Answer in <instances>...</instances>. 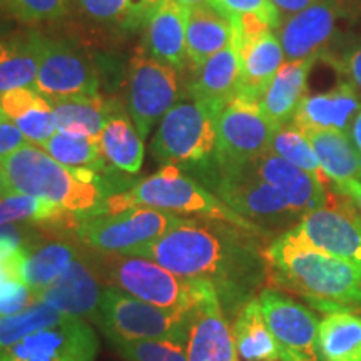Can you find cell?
<instances>
[{
    "instance_id": "obj_1",
    "label": "cell",
    "mask_w": 361,
    "mask_h": 361,
    "mask_svg": "<svg viewBox=\"0 0 361 361\" xmlns=\"http://www.w3.org/2000/svg\"><path fill=\"white\" fill-rule=\"evenodd\" d=\"M261 236L229 223L184 218L133 256L156 261L180 278L209 281L228 308L243 306L266 279Z\"/></svg>"
},
{
    "instance_id": "obj_2",
    "label": "cell",
    "mask_w": 361,
    "mask_h": 361,
    "mask_svg": "<svg viewBox=\"0 0 361 361\" xmlns=\"http://www.w3.org/2000/svg\"><path fill=\"white\" fill-rule=\"evenodd\" d=\"M266 279L274 290L296 293L324 313L361 305V266L311 246L295 229L264 250Z\"/></svg>"
},
{
    "instance_id": "obj_3",
    "label": "cell",
    "mask_w": 361,
    "mask_h": 361,
    "mask_svg": "<svg viewBox=\"0 0 361 361\" xmlns=\"http://www.w3.org/2000/svg\"><path fill=\"white\" fill-rule=\"evenodd\" d=\"M0 164L11 192L56 202L80 218L97 214L107 197L112 196L96 171L61 164L42 147L30 142Z\"/></svg>"
},
{
    "instance_id": "obj_4",
    "label": "cell",
    "mask_w": 361,
    "mask_h": 361,
    "mask_svg": "<svg viewBox=\"0 0 361 361\" xmlns=\"http://www.w3.org/2000/svg\"><path fill=\"white\" fill-rule=\"evenodd\" d=\"M135 206L154 207L178 216L186 214L201 219L223 221L258 234L263 239L268 236L250 221L239 216L236 211H233L216 194L202 188L197 180L183 174V171L174 164H166L156 174L134 184L129 191L112 194L97 214L121 213Z\"/></svg>"
},
{
    "instance_id": "obj_5",
    "label": "cell",
    "mask_w": 361,
    "mask_h": 361,
    "mask_svg": "<svg viewBox=\"0 0 361 361\" xmlns=\"http://www.w3.org/2000/svg\"><path fill=\"white\" fill-rule=\"evenodd\" d=\"M191 310H166L130 296L116 286L102 291L97 319L112 341H188Z\"/></svg>"
},
{
    "instance_id": "obj_6",
    "label": "cell",
    "mask_w": 361,
    "mask_h": 361,
    "mask_svg": "<svg viewBox=\"0 0 361 361\" xmlns=\"http://www.w3.org/2000/svg\"><path fill=\"white\" fill-rule=\"evenodd\" d=\"M276 126L266 117L258 99L236 94L216 116L218 173L246 168L271 151Z\"/></svg>"
},
{
    "instance_id": "obj_7",
    "label": "cell",
    "mask_w": 361,
    "mask_h": 361,
    "mask_svg": "<svg viewBox=\"0 0 361 361\" xmlns=\"http://www.w3.org/2000/svg\"><path fill=\"white\" fill-rule=\"evenodd\" d=\"M184 218L147 206L121 213H104L79 219L75 234L84 245L104 255H134L164 236Z\"/></svg>"
},
{
    "instance_id": "obj_8",
    "label": "cell",
    "mask_w": 361,
    "mask_h": 361,
    "mask_svg": "<svg viewBox=\"0 0 361 361\" xmlns=\"http://www.w3.org/2000/svg\"><path fill=\"white\" fill-rule=\"evenodd\" d=\"M219 109L202 101L178 102L161 119L151 152L162 164H204L216 152Z\"/></svg>"
},
{
    "instance_id": "obj_9",
    "label": "cell",
    "mask_w": 361,
    "mask_h": 361,
    "mask_svg": "<svg viewBox=\"0 0 361 361\" xmlns=\"http://www.w3.org/2000/svg\"><path fill=\"white\" fill-rule=\"evenodd\" d=\"M214 189L221 201L268 236L274 231H290L303 218L279 189L259 179L250 166L218 173Z\"/></svg>"
},
{
    "instance_id": "obj_10",
    "label": "cell",
    "mask_w": 361,
    "mask_h": 361,
    "mask_svg": "<svg viewBox=\"0 0 361 361\" xmlns=\"http://www.w3.org/2000/svg\"><path fill=\"white\" fill-rule=\"evenodd\" d=\"M104 268L112 286L137 300L166 310L192 308V279L180 278L156 261L133 255H107Z\"/></svg>"
},
{
    "instance_id": "obj_11",
    "label": "cell",
    "mask_w": 361,
    "mask_h": 361,
    "mask_svg": "<svg viewBox=\"0 0 361 361\" xmlns=\"http://www.w3.org/2000/svg\"><path fill=\"white\" fill-rule=\"evenodd\" d=\"M178 99V71L149 56L144 49L135 52L129 64L128 109L142 139L173 109Z\"/></svg>"
},
{
    "instance_id": "obj_12",
    "label": "cell",
    "mask_w": 361,
    "mask_h": 361,
    "mask_svg": "<svg viewBox=\"0 0 361 361\" xmlns=\"http://www.w3.org/2000/svg\"><path fill=\"white\" fill-rule=\"evenodd\" d=\"M258 300L276 341L279 360L323 361L318 336L319 322L313 311L274 288L261 290Z\"/></svg>"
},
{
    "instance_id": "obj_13",
    "label": "cell",
    "mask_w": 361,
    "mask_h": 361,
    "mask_svg": "<svg viewBox=\"0 0 361 361\" xmlns=\"http://www.w3.org/2000/svg\"><path fill=\"white\" fill-rule=\"evenodd\" d=\"M30 35L39 59V72L34 84L37 92L51 101L99 94L97 72L87 59L64 42L40 34Z\"/></svg>"
},
{
    "instance_id": "obj_14",
    "label": "cell",
    "mask_w": 361,
    "mask_h": 361,
    "mask_svg": "<svg viewBox=\"0 0 361 361\" xmlns=\"http://www.w3.org/2000/svg\"><path fill=\"white\" fill-rule=\"evenodd\" d=\"M99 338L84 319L67 316L61 323L0 350V361H94Z\"/></svg>"
},
{
    "instance_id": "obj_15",
    "label": "cell",
    "mask_w": 361,
    "mask_h": 361,
    "mask_svg": "<svg viewBox=\"0 0 361 361\" xmlns=\"http://www.w3.org/2000/svg\"><path fill=\"white\" fill-rule=\"evenodd\" d=\"M194 303L189 318L188 361H238L233 331L218 291L209 281L192 279Z\"/></svg>"
},
{
    "instance_id": "obj_16",
    "label": "cell",
    "mask_w": 361,
    "mask_h": 361,
    "mask_svg": "<svg viewBox=\"0 0 361 361\" xmlns=\"http://www.w3.org/2000/svg\"><path fill=\"white\" fill-rule=\"evenodd\" d=\"M293 229L311 246L361 266V218L346 197L331 201L328 194V204L305 214Z\"/></svg>"
},
{
    "instance_id": "obj_17",
    "label": "cell",
    "mask_w": 361,
    "mask_h": 361,
    "mask_svg": "<svg viewBox=\"0 0 361 361\" xmlns=\"http://www.w3.org/2000/svg\"><path fill=\"white\" fill-rule=\"evenodd\" d=\"M346 12L335 0H319L283 19L276 35L288 62L323 57L335 40Z\"/></svg>"
},
{
    "instance_id": "obj_18",
    "label": "cell",
    "mask_w": 361,
    "mask_h": 361,
    "mask_svg": "<svg viewBox=\"0 0 361 361\" xmlns=\"http://www.w3.org/2000/svg\"><path fill=\"white\" fill-rule=\"evenodd\" d=\"M361 111L358 87L346 80L326 92L306 94L291 123L301 130L333 129L348 133Z\"/></svg>"
},
{
    "instance_id": "obj_19",
    "label": "cell",
    "mask_w": 361,
    "mask_h": 361,
    "mask_svg": "<svg viewBox=\"0 0 361 361\" xmlns=\"http://www.w3.org/2000/svg\"><path fill=\"white\" fill-rule=\"evenodd\" d=\"M102 291L94 271L79 256L56 281L40 290L37 296L54 310L84 319L97 318Z\"/></svg>"
},
{
    "instance_id": "obj_20",
    "label": "cell",
    "mask_w": 361,
    "mask_h": 361,
    "mask_svg": "<svg viewBox=\"0 0 361 361\" xmlns=\"http://www.w3.org/2000/svg\"><path fill=\"white\" fill-rule=\"evenodd\" d=\"M188 8L176 0H162L144 25V51L183 72L186 64Z\"/></svg>"
},
{
    "instance_id": "obj_21",
    "label": "cell",
    "mask_w": 361,
    "mask_h": 361,
    "mask_svg": "<svg viewBox=\"0 0 361 361\" xmlns=\"http://www.w3.org/2000/svg\"><path fill=\"white\" fill-rule=\"evenodd\" d=\"M241 82V56L236 40L223 51L209 57L204 64L196 67V75L189 84V96L202 101L216 109L236 96Z\"/></svg>"
},
{
    "instance_id": "obj_22",
    "label": "cell",
    "mask_w": 361,
    "mask_h": 361,
    "mask_svg": "<svg viewBox=\"0 0 361 361\" xmlns=\"http://www.w3.org/2000/svg\"><path fill=\"white\" fill-rule=\"evenodd\" d=\"M319 57L284 62L259 99L266 117L276 128L291 123L301 99L306 96V84Z\"/></svg>"
},
{
    "instance_id": "obj_23",
    "label": "cell",
    "mask_w": 361,
    "mask_h": 361,
    "mask_svg": "<svg viewBox=\"0 0 361 361\" xmlns=\"http://www.w3.org/2000/svg\"><path fill=\"white\" fill-rule=\"evenodd\" d=\"M236 44L241 56V82L238 94L259 101L266 87L286 62L281 42L274 30H268L245 42L236 40Z\"/></svg>"
},
{
    "instance_id": "obj_24",
    "label": "cell",
    "mask_w": 361,
    "mask_h": 361,
    "mask_svg": "<svg viewBox=\"0 0 361 361\" xmlns=\"http://www.w3.org/2000/svg\"><path fill=\"white\" fill-rule=\"evenodd\" d=\"M0 111L13 121L27 141L35 146L42 147L57 130L51 99L34 87H20L2 94Z\"/></svg>"
},
{
    "instance_id": "obj_25",
    "label": "cell",
    "mask_w": 361,
    "mask_h": 361,
    "mask_svg": "<svg viewBox=\"0 0 361 361\" xmlns=\"http://www.w3.org/2000/svg\"><path fill=\"white\" fill-rule=\"evenodd\" d=\"M231 17L211 4L188 8L186 56L194 67L204 64L209 57L233 42Z\"/></svg>"
},
{
    "instance_id": "obj_26",
    "label": "cell",
    "mask_w": 361,
    "mask_h": 361,
    "mask_svg": "<svg viewBox=\"0 0 361 361\" xmlns=\"http://www.w3.org/2000/svg\"><path fill=\"white\" fill-rule=\"evenodd\" d=\"M303 133L331 183L361 180V152L348 133L333 129H310Z\"/></svg>"
},
{
    "instance_id": "obj_27",
    "label": "cell",
    "mask_w": 361,
    "mask_h": 361,
    "mask_svg": "<svg viewBox=\"0 0 361 361\" xmlns=\"http://www.w3.org/2000/svg\"><path fill=\"white\" fill-rule=\"evenodd\" d=\"M79 258L78 247L71 243L40 241L27 246L22 255L20 279L30 290L39 293L56 281L74 259Z\"/></svg>"
},
{
    "instance_id": "obj_28",
    "label": "cell",
    "mask_w": 361,
    "mask_h": 361,
    "mask_svg": "<svg viewBox=\"0 0 361 361\" xmlns=\"http://www.w3.org/2000/svg\"><path fill=\"white\" fill-rule=\"evenodd\" d=\"M51 102L57 130L64 133L99 135L107 121L117 114V104L101 94L54 99Z\"/></svg>"
},
{
    "instance_id": "obj_29",
    "label": "cell",
    "mask_w": 361,
    "mask_h": 361,
    "mask_svg": "<svg viewBox=\"0 0 361 361\" xmlns=\"http://www.w3.org/2000/svg\"><path fill=\"white\" fill-rule=\"evenodd\" d=\"M80 216L69 213L56 202L8 192L0 197V226H52V228H78Z\"/></svg>"
},
{
    "instance_id": "obj_30",
    "label": "cell",
    "mask_w": 361,
    "mask_h": 361,
    "mask_svg": "<svg viewBox=\"0 0 361 361\" xmlns=\"http://www.w3.org/2000/svg\"><path fill=\"white\" fill-rule=\"evenodd\" d=\"M104 161L128 174L139 173L144 162V139L133 121L114 114L97 135Z\"/></svg>"
},
{
    "instance_id": "obj_31",
    "label": "cell",
    "mask_w": 361,
    "mask_h": 361,
    "mask_svg": "<svg viewBox=\"0 0 361 361\" xmlns=\"http://www.w3.org/2000/svg\"><path fill=\"white\" fill-rule=\"evenodd\" d=\"M233 338L238 356L245 361L279 360L278 346L271 335L259 300L251 298L239 310L233 324Z\"/></svg>"
},
{
    "instance_id": "obj_32",
    "label": "cell",
    "mask_w": 361,
    "mask_h": 361,
    "mask_svg": "<svg viewBox=\"0 0 361 361\" xmlns=\"http://www.w3.org/2000/svg\"><path fill=\"white\" fill-rule=\"evenodd\" d=\"M323 361H361V318L350 311H333L319 322Z\"/></svg>"
},
{
    "instance_id": "obj_33",
    "label": "cell",
    "mask_w": 361,
    "mask_h": 361,
    "mask_svg": "<svg viewBox=\"0 0 361 361\" xmlns=\"http://www.w3.org/2000/svg\"><path fill=\"white\" fill-rule=\"evenodd\" d=\"M39 72L32 35L27 39H0V96L8 90L34 87Z\"/></svg>"
},
{
    "instance_id": "obj_34",
    "label": "cell",
    "mask_w": 361,
    "mask_h": 361,
    "mask_svg": "<svg viewBox=\"0 0 361 361\" xmlns=\"http://www.w3.org/2000/svg\"><path fill=\"white\" fill-rule=\"evenodd\" d=\"M42 149L54 159L69 168L92 169L99 173L106 166L101 149H99L97 135L56 130V134L44 144Z\"/></svg>"
},
{
    "instance_id": "obj_35",
    "label": "cell",
    "mask_w": 361,
    "mask_h": 361,
    "mask_svg": "<svg viewBox=\"0 0 361 361\" xmlns=\"http://www.w3.org/2000/svg\"><path fill=\"white\" fill-rule=\"evenodd\" d=\"M162 0H78L84 16L97 22L137 29L146 22Z\"/></svg>"
},
{
    "instance_id": "obj_36",
    "label": "cell",
    "mask_w": 361,
    "mask_h": 361,
    "mask_svg": "<svg viewBox=\"0 0 361 361\" xmlns=\"http://www.w3.org/2000/svg\"><path fill=\"white\" fill-rule=\"evenodd\" d=\"M271 151L276 152L283 159H286L296 168L306 171V173L313 174L322 183L328 186L329 179L323 173L322 166H319L318 157H316L313 147H311L310 139L300 128H296L293 123H288L276 129L271 141Z\"/></svg>"
},
{
    "instance_id": "obj_37",
    "label": "cell",
    "mask_w": 361,
    "mask_h": 361,
    "mask_svg": "<svg viewBox=\"0 0 361 361\" xmlns=\"http://www.w3.org/2000/svg\"><path fill=\"white\" fill-rule=\"evenodd\" d=\"M66 318L67 314L54 310L52 306L45 305L42 301L24 310L22 313L0 318V350L8 348L20 341L22 338L61 323Z\"/></svg>"
},
{
    "instance_id": "obj_38",
    "label": "cell",
    "mask_w": 361,
    "mask_h": 361,
    "mask_svg": "<svg viewBox=\"0 0 361 361\" xmlns=\"http://www.w3.org/2000/svg\"><path fill=\"white\" fill-rule=\"evenodd\" d=\"M128 361H188L186 343L176 340H116Z\"/></svg>"
},
{
    "instance_id": "obj_39",
    "label": "cell",
    "mask_w": 361,
    "mask_h": 361,
    "mask_svg": "<svg viewBox=\"0 0 361 361\" xmlns=\"http://www.w3.org/2000/svg\"><path fill=\"white\" fill-rule=\"evenodd\" d=\"M13 16L25 22H42L62 17L69 0H0Z\"/></svg>"
},
{
    "instance_id": "obj_40",
    "label": "cell",
    "mask_w": 361,
    "mask_h": 361,
    "mask_svg": "<svg viewBox=\"0 0 361 361\" xmlns=\"http://www.w3.org/2000/svg\"><path fill=\"white\" fill-rule=\"evenodd\" d=\"M211 6H214L228 17L256 13L268 22L273 30H278V27L283 22L281 13L271 0H211Z\"/></svg>"
},
{
    "instance_id": "obj_41",
    "label": "cell",
    "mask_w": 361,
    "mask_h": 361,
    "mask_svg": "<svg viewBox=\"0 0 361 361\" xmlns=\"http://www.w3.org/2000/svg\"><path fill=\"white\" fill-rule=\"evenodd\" d=\"M40 303L37 293L30 290L20 279L4 284L0 288V318L12 316Z\"/></svg>"
},
{
    "instance_id": "obj_42",
    "label": "cell",
    "mask_w": 361,
    "mask_h": 361,
    "mask_svg": "<svg viewBox=\"0 0 361 361\" xmlns=\"http://www.w3.org/2000/svg\"><path fill=\"white\" fill-rule=\"evenodd\" d=\"M40 234L32 226H0V261L12 258L24 247L40 241Z\"/></svg>"
},
{
    "instance_id": "obj_43",
    "label": "cell",
    "mask_w": 361,
    "mask_h": 361,
    "mask_svg": "<svg viewBox=\"0 0 361 361\" xmlns=\"http://www.w3.org/2000/svg\"><path fill=\"white\" fill-rule=\"evenodd\" d=\"M25 144H29V141L22 134V130L0 111V162L19 151L20 147H24Z\"/></svg>"
},
{
    "instance_id": "obj_44",
    "label": "cell",
    "mask_w": 361,
    "mask_h": 361,
    "mask_svg": "<svg viewBox=\"0 0 361 361\" xmlns=\"http://www.w3.org/2000/svg\"><path fill=\"white\" fill-rule=\"evenodd\" d=\"M24 251L25 247L17 252L16 256H12V258L0 261V288H2L4 284L16 281V279H20V263H22V255H24Z\"/></svg>"
},
{
    "instance_id": "obj_45",
    "label": "cell",
    "mask_w": 361,
    "mask_h": 361,
    "mask_svg": "<svg viewBox=\"0 0 361 361\" xmlns=\"http://www.w3.org/2000/svg\"><path fill=\"white\" fill-rule=\"evenodd\" d=\"M271 2L276 6L283 19H286V17L295 16V13L305 11V8L313 6V4L319 2V0H271Z\"/></svg>"
},
{
    "instance_id": "obj_46",
    "label": "cell",
    "mask_w": 361,
    "mask_h": 361,
    "mask_svg": "<svg viewBox=\"0 0 361 361\" xmlns=\"http://www.w3.org/2000/svg\"><path fill=\"white\" fill-rule=\"evenodd\" d=\"M335 189L345 197H348L353 206L361 211V180H343V183L335 184Z\"/></svg>"
},
{
    "instance_id": "obj_47",
    "label": "cell",
    "mask_w": 361,
    "mask_h": 361,
    "mask_svg": "<svg viewBox=\"0 0 361 361\" xmlns=\"http://www.w3.org/2000/svg\"><path fill=\"white\" fill-rule=\"evenodd\" d=\"M345 69L351 78V82H353L358 89H361V45L356 47L355 51L346 57Z\"/></svg>"
},
{
    "instance_id": "obj_48",
    "label": "cell",
    "mask_w": 361,
    "mask_h": 361,
    "mask_svg": "<svg viewBox=\"0 0 361 361\" xmlns=\"http://www.w3.org/2000/svg\"><path fill=\"white\" fill-rule=\"evenodd\" d=\"M350 135H351V139H353V142L356 144V147H358V151L361 152V111H360V114L356 116L353 126H351Z\"/></svg>"
},
{
    "instance_id": "obj_49",
    "label": "cell",
    "mask_w": 361,
    "mask_h": 361,
    "mask_svg": "<svg viewBox=\"0 0 361 361\" xmlns=\"http://www.w3.org/2000/svg\"><path fill=\"white\" fill-rule=\"evenodd\" d=\"M8 192H11V189H8V183H7L6 173H4L2 164H0V197H4Z\"/></svg>"
},
{
    "instance_id": "obj_50",
    "label": "cell",
    "mask_w": 361,
    "mask_h": 361,
    "mask_svg": "<svg viewBox=\"0 0 361 361\" xmlns=\"http://www.w3.org/2000/svg\"><path fill=\"white\" fill-rule=\"evenodd\" d=\"M176 2H178L179 6L191 8V7H196V6H202V4H211V0H176Z\"/></svg>"
}]
</instances>
